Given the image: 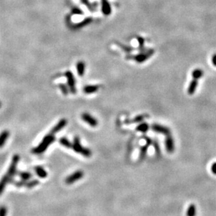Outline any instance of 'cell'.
Segmentation results:
<instances>
[{
    "instance_id": "cell-1",
    "label": "cell",
    "mask_w": 216,
    "mask_h": 216,
    "mask_svg": "<svg viewBox=\"0 0 216 216\" xmlns=\"http://www.w3.org/2000/svg\"><path fill=\"white\" fill-rule=\"evenodd\" d=\"M55 141V136H54V134H53L51 133L48 134H47L43 139V140H42V141L38 146H36V148H33L32 150V153H33L34 154H36V155L41 154V153H44L48 148V147Z\"/></svg>"
},
{
    "instance_id": "cell-2",
    "label": "cell",
    "mask_w": 216,
    "mask_h": 216,
    "mask_svg": "<svg viewBox=\"0 0 216 216\" xmlns=\"http://www.w3.org/2000/svg\"><path fill=\"white\" fill-rule=\"evenodd\" d=\"M155 53V50L150 48L148 49L145 52L140 53L138 55H127L126 56V59H134V60L138 62V63H143V62H146L148 59L153 55V54Z\"/></svg>"
},
{
    "instance_id": "cell-3",
    "label": "cell",
    "mask_w": 216,
    "mask_h": 216,
    "mask_svg": "<svg viewBox=\"0 0 216 216\" xmlns=\"http://www.w3.org/2000/svg\"><path fill=\"white\" fill-rule=\"evenodd\" d=\"M72 148L76 153H80L85 157H90L92 156V151L87 148L81 146L80 139L78 136H76L73 139V143H72Z\"/></svg>"
},
{
    "instance_id": "cell-4",
    "label": "cell",
    "mask_w": 216,
    "mask_h": 216,
    "mask_svg": "<svg viewBox=\"0 0 216 216\" xmlns=\"http://www.w3.org/2000/svg\"><path fill=\"white\" fill-rule=\"evenodd\" d=\"M65 76H66L67 80V84L69 86V90L72 94H76V81L74 76L73 73L71 72L70 71H67L65 72Z\"/></svg>"
},
{
    "instance_id": "cell-5",
    "label": "cell",
    "mask_w": 216,
    "mask_h": 216,
    "mask_svg": "<svg viewBox=\"0 0 216 216\" xmlns=\"http://www.w3.org/2000/svg\"><path fill=\"white\" fill-rule=\"evenodd\" d=\"M20 160V156L18 155H14L11 160V163L9 166V168L8 169L7 175L9 176L10 178H12L13 176L16 174V170H17V166Z\"/></svg>"
},
{
    "instance_id": "cell-6",
    "label": "cell",
    "mask_w": 216,
    "mask_h": 216,
    "mask_svg": "<svg viewBox=\"0 0 216 216\" xmlns=\"http://www.w3.org/2000/svg\"><path fill=\"white\" fill-rule=\"evenodd\" d=\"M83 176H84L83 171H81V170H78V171H76L75 172H73L72 174H71L68 176V177L65 179V183H66L67 185L73 184V183H75L76 181L81 179L83 177Z\"/></svg>"
},
{
    "instance_id": "cell-7",
    "label": "cell",
    "mask_w": 216,
    "mask_h": 216,
    "mask_svg": "<svg viewBox=\"0 0 216 216\" xmlns=\"http://www.w3.org/2000/svg\"><path fill=\"white\" fill-rule=\"evenodd\" d=\"M81 118L91 127H95L96 126H97L98 124L97 120H96L95 117H93V116L89 114V113H83V114L81 115Z\"/></svg>"
},
{
    "instance_id": "cell-8",
    "label": "cell",
    "mask_w": 216,
    "mask_h": 216,
    "mask_svg": "<svg viewBox=\"0 0 216 216\" xmlns=\"http://www.w3.org/2000/svg\"><path fill=\"white\" fill-rule=\"evenodd\" d=\"M152 129L155 132H157L162 134H164L166 136L170 135V129L167 127L161 125L159 124H153L151 126Z\"/></svg>"
},
{
    "instance_id": "cell-9",
    "label": "cell",
    "mask_w": 216,
    "mask_h": 216,
    "mask_svg": "<svg viewBox=\"0 0 216 216\" xmlns=\"http://www.w3.org/2000/svg\"><path fill=\"white\" fill-rule=\"evenodd\" d=\"M165 146L167 152L169 153H171L174 151L175 149V145H174V141L171 135L167 136L166 140H165Z\"/></svg>"
},
{
    "instance_id": "cell-10",
    "label": "cell",
    "mask_w": 216,
    "mask_h": 216,
    "mask_svg": "<svg viewBox=\"0 0 216 216\" xmlns=\"http://www.w3.org/2000/svg\"><path fill=\"white\" fill-rule=\"evenodd\" d=\"M67 120L66 119H61L60 120H59L58 123H57L56 125L53 127V128L51 129L50 133L53 134H55L58 133L59 131L62 130V129L64 128V127L67 125Z\"/></svg>"
},
{
    "instance_id": "cell-11",
    "label": "cell",
    "mask_w": 216,
    "mask_h": 216,
    "mask_svg": "<svg viewBox=\"0 0 216 216\" xmlns=\"http://www.w3.org/2000/svg\"><path fill=\"white\" fill-rule=\"evenodd\" d=\"M101 11L105 16H109L111 13V7L108 0H101Z\"/></svg>"
},
{
    "instance_id": "cell-12",
    "label": "cell",
    "mask_w": 216,
    "mask_h": 216,
    "mask_svg": "<svg viewBox=\"0 0 216 216\" xmlns=\"http://www.w3.org/2000/svg\"><path fill=\"white\" fill-rule=\"evenodd\" d=\"M198 86V80L197 79H194L190 82V83L187 88V93L190 95H192L193 94H195L196 92V90H197V87Z\"/></svg>"
},
{
    "instance_id": "cell-13",
    "label": "cell",
    "mask_w": 216,
    "mask_h": 216,
    "mask_svg": "<svg viewBox=\"0 0 216 216\" xmlns=\"http://www.w3.org/2000/svg\"><path fill=\"white\" fill-rule=\"evenodd\" d=\"M11 178H10L7 174L4 176L2 178L1 181H0V195L2 194L3 192H4V190L5 189L6 186H7V183H8V182H10Z\"/></svg>"
},
{
    "instance_id": "cell-14",
    "label": "cell",
    "mask_w": 216,
    "mask_h": 216,
    "mask_svg": "<svg viewBox=\"0 0 216 216\" xmlns=\"http://www.w3.org/2000/svg\"><path fill=\"white\" fill-rule=\"evenodd\" d=\"M99 90V86L96 85H90V86H85L83 88V92L89 95V94H92L97 92Z\"/></svg>"
},
{
    "instance_id": "cell-15",
    "label": "cell",
    "mask_w": 216,
    "mask_h": 216,
    "mask_svg": "<svg viewBox=\"0 0 216 216\" xmlns=\"http://www.w3.org/2000/svg\"><path fill=\"white\" fill-rule=\"evenodd\" d=\"M35 171L36 174L37 175L39 178H45L47 177L48 173L43 168V167L41 166H37L35 168Z\"/></svg>"
},
{
    "instance_id": "cell-16",
    "label": "cell",
    "mask_w": 216,
    "mask_h": 216,
    "mask_svg": "<svg viewBox=\"0 0 216 216\" xmlns=\"http://www.w3.org/2000/svg\"><path fill=\"white\" fill-rule=\"evenodd\" d=\"M76 70H77L78 74L80 76L84 75L85 70H86V64L83 61H79L76 64Z\"/></svg>"
},
{
    "instance_id": "cell-17",
    "label": "cell",
    "mask_w": 216,
    "mask_h": 216,
    "mask_svg": "<svg viewBox=\"0 0 216 216\" xmlns=\"http://www.w3.org/2000/svg\"><path fill=\"white\" fill-rule=\"evenodd\" d=\"M9 136V132L7 130H4L0 134V148H2L4 146L6 141Z\"/></svg>"
},
{
    "instance_id": "cell-18",
    "label": "cell",
    "mask_w": 216,
    "mask_h": 216,
    "mask_svg": "<svg viewBox=\"0 0 216 216\" xmlns=\"http://www.w3.org/2000/svg\"><path fill=\"white\" fill-rule=\"evenodd\" d=\"M115 44L117 45L119 48H120L122 50H123V51H124V52L127 53H132V51L134 50V48L133 47L130 46V45L123 44L122 43H120V42L116 41Z\"/></svg>"
},
{
    "instance_id": "cell-19",
    "label": "cell",
    "mask_w": 216,
    "mask_h": 216,
    "mask_svg": "<svg viewBox=\"0 0 216 216\" xmlns=\"http://www.w3.org/2000/svg\"><path fill=\"white\" fill-rule=\"evenodd\" d=\"M136 39H137V41L139 42V47H138V50H139V52L140 53H142V52H145V51H146L148 48H146V47H145V39L143 38V37H141V36H137L136 37Z\"/></svg>"
},
{
    "instance_id": "cell-20",
    "label": "cell",
    "mask_w": 216,
    "mask_h": 216,
    "mask_svg": "<svg viewBox=\"0 0 216 216\" xmlns=\"http://www.w3.org/2000/svg\"><path fill=\"white\" fill-rule=\"evenodd\" d=\"M146 118H148V115H137L136 116V117L132 119V120H127V122H126V123H141L142 121H143Z\"/></svg>"
},
{
    "instance_id": "cell-21",
    "label": "cell",
    "mask_w": 216,
    "mask_h": 216,
    "mask_svg": "<svg viewBox=\"0 0 216 216\" xmlns=\"http://www.w3.org/2000/svg\"><path fill=\"white\" fill-rule=\"evenodd\" d=\"M197 214V209L195 204H190L187 209L186 215L187 216H196Z\"/></svg>"
},
{
    "instance_id": "cell-22",
    "label": "cell",
    "mask_w": 216,
    "mask_h": 216,
    "mask_svg": "<svg viewBox=\"0 0 216 216\" xmlns=\"http://www.w3.org/2000/svg\"><path fill=\"white\" fill-rule=\"evenodd\" d=\"M92 18H87L85 20H83V21H82V22H79V23L75 25H74V26H75L74 28H75V29H79V28L83 27L85 26H86V25H89L90 23H91V22H92Z\"/></svg>"
},
{
    "instance_id": "cell-23",
    "label": "cell",
    "mask_w": 216,
    "mask_h": 216,
    "mask_svg": "<svg viewBox=\"0 0 216 216\" xmlns=\"http://www.w3.org/2000/svg\"><path fill=\"white\" fill-rule=\"evenodd\" d=\"M203 75H204V72L203 70L201 69H195L193 70V72L192 73V76L193 78L197 79V80L201 78L203 76Z\"/></svg>"
},
{
    "instance_id": "cell-24",
    "label": "cell",
    "mask_w": 216,
    "mask_h": 216,
    "mask_svg": "<svg viewBox=\"0 0 216 216\" xmlns=\"http://www.w3.org/2000/svg\"><path fill=\"white\" fill-rule=\"evenodd\" d=\"M19 177L22 181H29L32 177V174L28 171H21L18 173Z\"/></svg>"
},
{
    "instance_id": "cell-25",
    "label": "cell",
    "mask_w": 216,
    "mask_h": 216,
    "mask_svg": "<svg viewBox=\"0 0 216 216\" xmlns=\"http://www.w3.org/2000/svg\"><path fill=\"white\" fill-rule=\"evenodd\" d=\"M59 142L60 143L62 146L67 148H72V143H71L69 140L66 137H62L59 139Z\"/></svg>"
},
{
    "instance_id": "cell-26",
    "label": "cell",
    "mask_w": 216,
    "mask_h": 216,
    "mask_svg": "<svg viewBox=\"0 0 216 216\" xmlns=\"http://www.w3.org/2000/svg\"><path fill=\"white\" fill-rule=\"evenodd\" d=\"M39 183V181L38 180H36V179H33L32 181H27L25 182V187H27V188H32V187H34L37 185Z\"/></svg>"
},
{
    "instance_id": "cell-27",
    "label": "cell",
    "mask_w": 216,
    "mask_h": 216,
    "mask_svg": "<svg viewBox=\"0 0 216 216\" xmlns=\"http://www.w3.org/2000/svg\"><path fill=\"white\" fill-rule=\"evenodd\" d=\"M148 129H149V125L146 123H141L139 125L137 126V127H136V130L141 132H146L148 130Z\"/></svg>"
},
{
    "instance_id": "cell-28",
    "label": "cell",
    "mask_w": 216,
    "mask_h": 216,
    "mask_svg": "<svg viewBox=\"0 0 216 216\" xmlns=\"http://www.w3.org/2000/svg\"><path fill=\"white\" fill-rule=\"evenodd\" d=\"M148 145H146V146H144L141 148V151H140V160H143V159L145 157V156L146 155V153L148 151Z\"/></svg>"
},
{
    "instance_id": "cell-29",
    "label": "cell",
    "mask_w": 216,
    "mask_h": 216,
    "mask_svg": "<svg viewBox=\"0 0 216 216\" xmlns=\"http://www.w3.org/2000/svg\"><path fill=\"white\" fill-rule=\"evenodd\" d=\"M59 89L61 90L62 93H63L64 95H68V93H69V88L67 87V86H66V85L60 84V85H59Z\"/></svg>"
},
{
    "instance_id": "cell-30",
    "label": "cell",
    "mask_w": 216,
    "mask_h": 216,
    "mask_svg": "<svg viewBox=\"0 0 216 216\" xmlns=\"http://www.w3.org/2000/svg\"><path fill=\"white\" fill-rule=\"evenodd\" d=\"M7 209L6 206H0V216H7Z\"/></svg>"
},
{
    "instance_id": "cell-31",
    "label": "cell",
    "mask_w": 216,
    "mask_h": 216,
    "mask_svg": "<svg viewBox=\"0 0 216 216\" xmlns=\"http://www.w3.org/2000/svg\"><path fill=\"white\" fill-rule=\"evenodd\" d=\"M72 12L73 13H75V14H82V13H83V12H82V11L80 9V8H74L72 10Z\"/></svg>"
},
{
    "instance_id": "cell-32",
    "label": "cell",
    "mask_w": 216,
    "mask_h": 216,
    "mask_svg": "<svg viewBox=\"0 0 216 216\" xmlns=\"http://www.w3.org/2000/svg\"><path fill=\"white\" fill-rule=\"evenodd\" d=\"M211 171L214 174L216 175V162L214 163L211 166Z\"/></svg>"
},
{
    "instance_id": "cell-33",
    "label": "cell",
    "mask_w": 216,
    "mask_h": 216,
    "mask_svg": "<svg viewBox=\"0 0 216 216\" xmlns=\"http://www.w3.org/2000/svg\"><path fill=\"white\" fill-rule=\"evenodd\" d=\"M212 63L215 67H216V53L214 54V55L212 57Z\"/></svg>"
},
{
    "instance_id": "cell-34",
    "label": "cell",
    "mask_w": 216,
    "mask_h": 216,
    "mask_svg": "<svg viewBox=\"0 0 216 216\" xmlns=\"http://www.w3.org/2000/svg\"><path fill=\"white\" fill-rule=\"evenodd\" d=\"M1 106H2V103H1V102H0V108H1Z\"/></svg>"
}]
</instances>
